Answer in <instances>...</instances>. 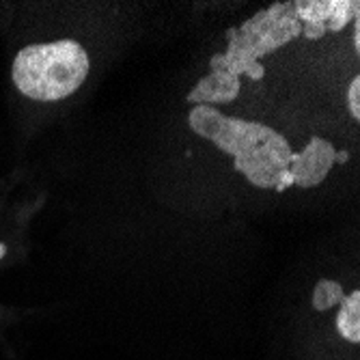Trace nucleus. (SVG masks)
Listing matches in <instances>:
<instances>
[{
  "label": "nucleus",
  "mask_w": 360,
  "mask_h": 360,
  "mask_svg": "<svg viewBox=\"0 0 360 360\" xmlns=\"http://www.w3.org/2000/svg\"><path fill=\"white\" fill-rule=\"evenodd\" d=\"M188 123L194 134L233 155L236 171L257 188H276L281 175L289 169L291 145L283 134L264 123L226 117L214 106H194Z\"/></svg>",
  "instance_id": "1"
},
{
  "label": "nucleus",
  "mask_w": 360,
  "mask_h": 360,
  "mask_svg": "<svg viewBox=\"0 0 360 360\" xmlns=\"http://www.w3.org/2000/svg\"><path fill=\"white\" fill-rule=\"evenodd\" d=\"M302 35V22L296 15V3H274L257 11L238 28H229V48L210 60L212 70H224L233 76L261 80L266 74L261 58Z\"/></svg>",
  "instance_id": "2"
},
{
  "label": "nucleus",
  "mask_w": 360,
  "mask_h": 360,
  "mask_svg": "<svg viewBox=\"0 0 360 360\" xmlns=\"http://www.w3.org/2000/svg\"><path fill=\"white\" fill-rule=\"evenodd\" d=\"M91 70L86 50L72 39L35 44L18 52L13 82L30 100L56 102L80 89Z\"/></svg>",
  "instance_id": "3"
},
{
  "label": "nucleus",
  "mask_w": 360,
  "mask_h": 360,
  "mask_svg": "<svg viewBox=\"0 0 360 360\" xmlns=\"http://www.w3.org/2000/svg\"><path fill=\"white\" fill-rule=\"evenodd\" d=\"M335 147L319 136H313L309 145L300 153H291L289 158V173L293 186L298 188H315L328 177L335 165Z\"/></svg>",
  "instance_id": "4"
},
{
  "label": "nucleus",
  "mask_w": 360,
  "mask_h": 360,
  "mask_svg": "<svg viewBox=\"0 0 360 360\" xmlns=\"http://www.w3.org/2000/svg\"><path fill=\"white\" fill-rule=\"evenodd\" d=\"M296 15L302 24H321L339 32L360 15L358 0H298Z\"/></svg>",
  "instance_id": "5"
},
{
  "label": "nucleus",
  "mask_w": 360,
  "mask_h": 360,
  "mask_svg": "<svg viewBox=\"0 0 360 360\" xmlns=\"http://www.w3.org/2000/svg\"><path fill=\"white\" fill-rule=\"evenodd\" d=\"M240 89H242V82L238 76L229 74L224 70H212L188 93V102L196 106L229 104L240 95Z\"/></svg>",
  "instance_id": "6"
},
{
  "label": "nucleus",
  "mask_w": 360,
  "mask_h": 360,
  "mask_svg": "<svg viewBox=\"0 0 360 360\" xmlns=\"http://www.w3.org/2000/svg\"><path fill=\"white\" fill-rule=\"evenodd\" d=\"M337 330L343 339L358 343L360 341V291H352L341 300V311L337 315Z\"/></svg>",
  "instance_id": "7"
},
{
  "label": "nucleus",
  "mask_w": 360,
  "mask_h": 360,
  "mask_svg": "<svg viewBox=\"0 0 360 360\" xmlns=\"http://www.w3.org/2000/svg\"><path fill=\"white\" fill-rule=\"evenodd\" d=\"M345 298V291L339 283L335 281H319L313 289V309L315 311H328L335 304H341Z\"/></svg>",
  "instance_id": "8"
},
{
  "label": "nucleus",
  "mask_w": 360,
  "mask_h": 360,
  "mask_svg": "<svg viewBox=\"0 0 360 360\" xmlns=\"http://www.w3.org/2000/svg\"><path fill=\"white\" fill-rule=\"evenodd\" d=\"M347 106L352 117L358 121L360 119V78H352L349 86H347Z\"/></svg>",
  "instance_id": "9"
},
{
  "label": "nucleus",
  "mask_w": 360,
  "mask_h": 360,
  "mask_svg": "<svg viewBox=\"0 0 360 360\" xmlns=\"http://www.w3.org/2000/svg\"><path fill=\"white\" fill-rule=\"evenodd\" d=\"M326 26L321 24H302V35L309 39V41H315V39H321L326 35Z\"/></svg>",
  "instance_id": "10"
},
{
  "label": "nucleus",
  "mask_w": 360,
  "mask_h": 360,
  "mask_svg": "<svg viewBox=\"0 0 360 360\" xmlns=\"http://www.w3.org/2000/svg\"><path fill=\"white\" fill-rule=\"evenodd\" d=\"M354 48L356 52L360 50V15L354 18Z\"/></svg>",
  "instance_id": "11"
},
{
  "label": "nucleus",
  "mask_w": 360,
  "mask_h": 360,
  "mask_svg": "<svg viewBox=\"0 0 360 360\" xmlns=\"http://www.w3.org/2000/svg\"><path fill=\"white\" fill-rule=\"evenodd\" d=\"M347 158H349V153H347V151H337V155H335V162H341V165H345Z\"/></svg>",
  "instance_id": "12"
},
{
  "label": "nucleus",
  "mask_w": 360,
  "mask_h": 360,
  "mask_svg": "<svg viewBox=\"0 0 360 360\" xmlns=\"http://www.w3.org/2000/svg\"><path fill=\"white\" fill-rule=\"evenodd\" d=\"M7 252V248H5V244H0V257H3Z\"/></svg>",
  "instance_id": "13"
}]
</instances>
